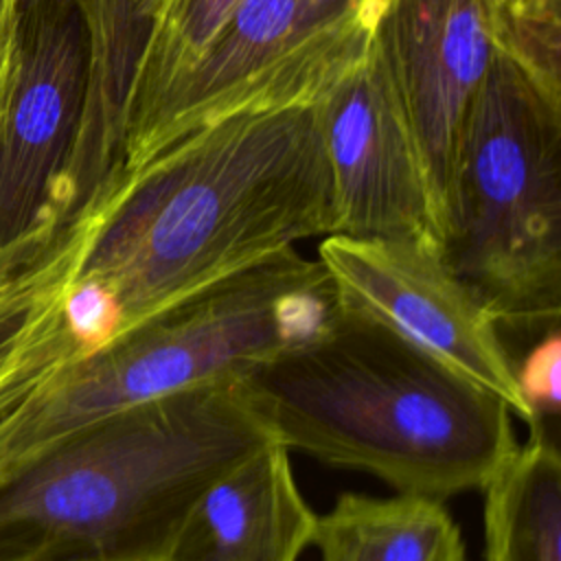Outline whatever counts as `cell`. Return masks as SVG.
<instances>
[{
	"label": "cell",
	"instance_id": "cell-19",
	"mask_svg": "<svg viewBox=\"0 0 561 561\" xmlns=\"http://www.w3.org/2000/svg\"><path fill=\"white\" fill-rule=\"evenodd\" d=\"M18 0H0V94L9 81L13 61V33H15Z\"/></svg>",
	"mask_w": 561,
	"mask_h": 561
},
{
	"label": "cell",
	"instance_id": "cell-16",
	"mask_svg": "<svg viewBox=\"0 0 561 561\" xmlns=\"http://www.w3.org/2000/svg\"><path fill=\"white\" fill-rule=\"evenodd\" d=\"M239 2L241 0L167 2L136 77L125 140L158 105L167 90L197 61Z\"/></svg>",
	"mask_w": 561,
	"mask_h": 561
},
{
	"label": "cell",
	"instance_id": "cell-11",
	"mask_svg": "<svg viewBox=\"0 0 561 561\" xmlns=\"http://www.w3.org/2000/svg\"><path fill=\"white\" fill-rule=\"evenodd\" d=\"M316 522L289 449L272 438L197 497L162 561H298Z\"/></svg>",
	"mask_w": 561,
	"mask_h": 561
},
{
	"label": "cell",
	"instance_id": "cell-2",
	"mask_svg": "<svg viewBox=\"0 0 561 561\" xmlns=\"http://www.w3.org/2000/svg\"><path fill=\"white\" fill-rule=\"evenodd\" d=\"M272 436L399 493L482 489L517 445L511 408L340 298L329 322L239 377Z\"/></svg>",
	"mask_w": 561,
	"mask_h": 561
},
{
	"label": "cell",
	"instance_id": "cell-14",
	"mask_svg": "<svg viewBox=\"0 0 561 561\" xmlns=\"http://www.w3.org/2000/svg\"><path fill=\"white\" fill-rule=\"evenodd\" d=\"M484 561H561V454L557 432L530 427L482 484Z\"/></svg>",
	"mask_w": 561,
	"mask_h": 561
},
{
	"label": "cell",
	"instance_id": "cell-12",
	"mask_svg": "<svg viewBox=\"0 0 561 561\" xmlns=\"http://www.w3.org/2000/svg\"><path fill=\"white\" fill-rule=\"evenodd\" d=\"M92 39V77L70 188L75 217L118 173L140 64L169 0H77Z\"/></svg>",
	"mask_w": 561,
	"mask_h": 561
},
{
	"label": "cell",
	"instance_id": "cell-20",
	"mask_svg": "<svg viewBox=\"0 0 561 561\" xmlns=\"http://www.w3.org/2000/svg\"><path fill=\"white\" fill-rule=\"evenodd\" d=\"M11 64H13V61H11ZM9 75H11V72H9ZM7 83H9V81H7ZM4 90H7V85H4ZM4 90H2V94H4ZM2 94H0V101H2ZM0 283H4V280L0 278Z\"/></svg>",
	"mask_w": 561,
	"mask_h": 561
},
{
	"label": "cell",
	"instance_id": "cell-3",
	"mask_svg": "<svg viewBox=\"0 0 561 561\" xmlns=\"http://www.w3.org/2000/svg\"><path fill=\"white\" fill-rule=\"evenodd\" d=\"M272 438L239 379L81 425L0 482V561H162L197 497Z\"/></svg>",
	"mask_w": 561,
	"mask_h": 561
},
{
	"label": "cell",
	"instance_id": "cell-8",
	"mask_svg": "<svg viewBox=\"0 0 561 561\" xmlns=\"http://www.w3.org/2000/svg\"><path fill=\"white\" fill-rule=\"evenodd\" d=\"M318 259L344 302L497 394L513 416L533 425L500 327L434 243L327 234Z\"/></svg>",
	"mask_w": 561,
	"mask_h": 561
},
{
	"label": "cell",
	"instance_id": "cell-17",
	"mask_svg": "<svg viewBox=\"0 0 561 561\" xmlns=\"http://www.w3.org/2000/svg\"><path fill=\"white\" fill-rule=\"evenodd\" d=\"M495 46L561 96V0H484Z\"/></svg>",
	"mask_w": 561,
	"mask_h": 561
},
{
	"label": "cell",
	"instance_id": "cell-6",
	"mask_svg": "<svg viewBox=\"0 0 561 561\" xmlns=\"http://www.w3.org/2000/svg\"><path fill=\"white\" fill-rule=\"evenodd\" d=\"M92 77L77 0H18L0 101V278L44 259L75 224L72 162Z\"/></svg>",
	"mask_w": 561,
	"mask_h": 561
},
{
	"label": "cell",
	"instance_id": "cell-4",
	"mask_svg": "<svg viewBox=\"0 0 561 561\" xmlns=\"http://www.w3.org/2000/svg\"><path fill=\"white\" fill-rule=\"evenodd\" d=\"M340 294L296 248L219 278L57 368L0 427V482L35 454L112 412L219 379L313 337Z\"/></svg>",
	"mask_w": 561,
	"mask_h": 561
},
{
	"label": "cell",
	"instance_id": "cell-5",
	"mask_svg": "<svg viewBox=\"0 0 561 561\" xmlns=\"http://www.w3.org/2000/svg\"><path fill=\"white\" fill-rule=\"evenodd\" d=\"M561 96L495 48L465 116L438 254L495 324L561 313Z\"/></svg>",
	"mask_w": 561,
	"mask_h": 561
},
{
	"label": "cell",
	"instance_id": "cell-15",
	"mask_svg": "<svg viewBox=\"0 0 561 561\" xmlns=\"http://www.w3.org/2000/svg\"><path fill=\"white\" fill-rule=\"evenodd\" d=\"M320 561H467L465 541L443 500L399 493H342L318 517Z\"/></svg>",
	"mask_w": 561,
	"mask_h": 561
},
{
	"label": "cell",
	"instance_id": "cell-7",
	"mask_svg": "<svg viewBox=\"0 0 561 561\" xmlns=\"http://www.w3.org/2000/svg\"><path fill=\"white\" fill-rule=\"evenodd\" d=\"M377 4L241 0L197 61L129 134L118 173L232 112L311 101L370 42Z\"/></svg>",
	"mask_w": 561,
	"mask_h": 561
},
{
	"label": "cell",
	"instance_id": "cell-10",
	"mask_svg": "<svg viewBox=\"0 0 561 561\" xmlns=\"http://www.w3.org/2000/svg\"><path fill=\"white\" fill-rule=\"evenodd\" d=\"M370 39L412 127L443 239L458 136L495 55L484 0H379Z\"/></svg>",
	"mask_w": 561,
	"mask_h": 561
},
{
	"label": "cell",
	"instance_id": "cell-18",
	"mask_svg": "<svg viewBox=\"0 0 561 561\" xmlns=\"http://www.w3.org/2000/svg\"><path fill=\"white\" fill-rule=\"evenodd\" d=\"M515 379L533 425L554 430L561 410V335L559 324L535 337L526 355L515 362Z\"/></svg>",
	"mask_w": 561,
	"mask_h": 561
},
{
	"label": "cell",
	"instance_id": "cell-13",
	"mask_svg": "<svg viewBox=\"0 0 561 561\" xmlns=\"http://www.w3.org/2000/svg\"><path fill=\"white\" fill-rule=\"evenodd\" d=\"M77 256L79 230L70 226L44 259L0 283V427L57 368L83 355L68 318Z\"/></svg>",
	"mask_w": 561,
	"mask_h": 561
},
{
	"label": "cell",
	"instance_id": "cell-1",
	"mask_svg": "<svg viewBox=\"0 0 561 561\" xmlns=\"http://www.w3.org/2000/svg\"><path fill=\"white\" fill-rule=\"evenodd\" d=\"M72 226L68 316L85 351L296 241L333 234L311 101L239 110L180 136L114 175Z\"/></svg>",
	"mask_w": 561,
	"mask_h": 561
},
{
	"label": "cell",
	"instance_id": "cell-9",
	"mask_svg": "<svg viewBox=\"0 0 561 561\" xmlns=\"http://www.w3.org/2000/svg\"><path fill=\"white\" fill-rule=\"evenodd\" d=\"M331 173L335 232L438 248L425 167L373 39L311 99Z\"/></svg>",
	"mask_w": 561,
	"mask_h": 561
}]
</instances>
